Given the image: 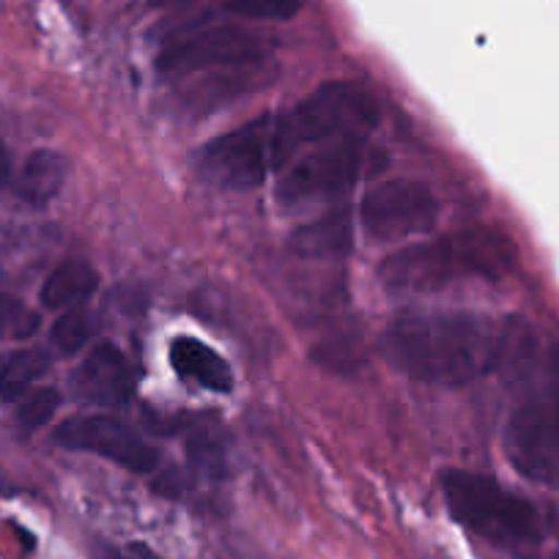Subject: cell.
Listing matches in <instances>:
<instances>
[{
	"label": "cell",
	"mask_w": 559,
	"mask_h": 559,
	"mask_svg": "<svg viewBox=\"0 0 559 559\" xmlns=\"http://www.w3.org/2000/svg\"><path fill=\"white\" fill-rule=\"evenodd\" d=\"M510 337L475 313H403L381 335V354L423 384L464 386L499 368Z\"/></svg>",
	"instance_id": "cell-1"
},
{
	"label": "cell",
	"mask_w": 559,
	"mask_h": 559,
	"mask_svg": "<svg viewBox=\"0 0 559 559\" xmlns=\"http://www.w3.org/2000/svg\"><path fill=\"white\" fill-rule=\"evenodd\" d=\"M515 245L493 228H466L437 241L397 250L379 266L384 288L397 294H428L459 277L502 280L515 266Z\"/></svg>",
	"instance_id": "cell-2"
},
{
	"label": "cell",
	"mask_w": 559,
	"mask_h": 559,
	"mask_svg": "<svg viewBox=\"0 0 559 559\" xmlns=\"http://www.w3.org/2000/svg\"><path fill=\"white\" fill-rule=\"evenodd\" d=\"M297 152L286 112H263L203 143L195 154V174L217 190H252Z\"/></svg>",
	"instance_id": "cell-3"
},
{
	"label": "cell",
	"mask_w": 559,
	"mask_h": 559,
	"mask_svg": "<svg viewBox=\"0 0 559 559\" xmlns=\"http://www.w3.org/2000/svg\"><path fill=\"white\" fill-rule=\"evenodd\" d=\"M442 491L453 519L493 546L526 548L543 537V519L535 504L493 477L448 469Z\"/></svg>",
	"instance_id": "cell-4"
},
{
	"label": "cell",
	"mask_w": 559,
	"mask_h": 559,
	"mask_svg": "<svg viewBox=\"0 0 559 559\" xmlns=\"http://www.w3.org/2000/svg\"><path fill=\"white\" fill-rule=\"evenodd\" d=\"M504 453L521 477L559 488V341L546 352L540 390L510 414Z\"/></svg>",
	"instance_id": "cell-5"
},
{
	"label": "cell",
	"mask_w": 559,
	"mask_h": 559,
	"mask_svg": "<svg viewBox=\"0 0 559 559\" xmlns=\"http://www.w3.org/2000/svg\"><path fill=\"white\" fill-rule=\"evenodd\" d=\"M286 121L297 148L352 138L365 140L379 121V102L365 85L330 80L288 110Z\"/></svg>",
	"instance_id": "cell-6"
},
{
	"label": "cell",
	"mask_w": 559,
	"mask_h": 559,
	"mask_svg": "<svg viewBox=\"0 0 559 559\" xmlns=\"http://www.w3.org/2000/svg\"><path fill=\"white\" fill-rule=\"evenodd\" d=\"M368 154L365 140L359 138L321 143V148L305 154L280 176L274 198L286 209H310L337 201L365 174Z\"/></svg>",
	"instance_id": "cell-7"
},
{
	"label": "cell",
	"mask_w": 559,
	"mask_h": 559,
	"mask_svg": "<svg viewBox=\"0 0 559 559\" xmlns=\"http://www.w3.org/2000/svg\"><path fill=\"white\" fill-rule=\"evenodd\" d=\"M439 219V201L417 179H390L376 185L359 206V223L376 241H401L428 234Z\"/></svg>",
	"instance_id": "cell-8"
},
{
	"label": "cell",
	"mask_w": 559,
	"mask_h": 559,
	"mask_svg": "<svg viewBox=\"0 0 559 559\" xmlns=\"http://www.w3.org/2000/svg\"><path fill=\"white\" fill-rule=\"evenodd\" d=\"M52 442L67 450L99 455L134 475H148L159 464L157 448L140 437L129 423L107 412L78 414V417L63 419L52 433Z\"/></svg>",
	"instance_id": "cell-9"
},
{
	"label": "cell",
	"mask_w": 559,
	"mask_h": 559,
	"mask_svg": "<svg viewBox=\"0 0 559 559\" xmlns=\"http://www.w3.org/2000/svg\"><path fill=\"white\" fill-rule=\"evenodd\" d=\"M269 50H272L269 36L234 25H217L174 41L159 56V69L165 74H192L219 67H245L261 61Z\"/></svg>",
	"instance_id": "cell-10"
},
{
	"label": "cell",
	"mask_w": 559,
	"mask_h": 559,
	"mask_svg": "<svg viewBox=\"0 0 559 559\" xmlns=\"http://www.w3.org/2000/svg\"><path fill=\"white\" fill-rule=\"evenodd\" d=\"M72 390L91 406H127L134 395V376L121 348L116 343H96L72 373Z\"/></svg>",
	"instance_id": "cell-11"
},
{
	"label": "cell",
	"mask_w": 559,
	"mask_h": 559,
	"mask_svg": "<svg viewBox=\"0 0 559 559\" xmlns=\"http://www.w3.org/2000/svg\"><path fill=\"white\" fill-rule=\"evenodd\" d=\"M170 365L181 379L192 381V384L203 386L212 392H230L234 390V370H230L228 359L212 346L190 335H181L170 343Z\"/></svg>",
	"instance_id": "cell-12"
},
{
	"label": "cell",
	"mask_w": 559,
	"mask_h": 559,
	"mask_svg": "<svg viewBox=\"0 0 559 559\" xmlns=\"http://www.w3.org/2000/svg\"><path fill=\"white\" fill-rule=\"evenodd\" d=\"M99 288V272L83 258H69L47 274L39 299L50 310H72Z\"/></svg>",
	"instance_id": "cell-13"
},
{
	"label": "cell",
	"mask_w": 559,
	"mask_h": 559,
	"mask_svg": "<svg viewBox=\"0 0 559 559\" xmlns=\"http://www.w3.org/2000/svg\"><path fill=\"white\" fill-rule=\"evenodd\" d=\"M63 181H67V159L52 148H36L25 159L14 190H17L20 201L39 209L56 201L58 192L63 190Z\"/></svg>",
	"instance_id": "cell-14"
},
{
	"label": "cell",
	"mask_w": 559,
	"mask_h": 559,
	"mask_svg": "<svg viewBox=\"0 0 559 559\" xmlns=\"http://www.w3.org/2000/svg\"><path fill=\"white\" fill-rule=\"evenodd\" d=\"M292 247L302 258L346 255L352 247V219L348 212H332L305 225L292 236Z\"/></svg>",
	"instance_id": "cell-15"
},
{
	"label": "cell",
	"mask_w": 559,
	"mask_h": 559,
	"mask_svg": "<svg viewBox=\"0 0 559 559\" xmlns=\"http://www.w3.org/2000/svg\"><path fill=\"white\" fill-rule=\"evenodd\" d=\"M50 368V354L45 348H20L9 354L0 368V401L17 403L28 395L31 386Z\"/></svg>",
	"instance_id": "cell-16"
},
{
	"label": "cell",
	"mask_w": 559,
	"mask_h": 559,
	"mask_svg": "<svg viewBox=\"0 0 559 559\" xmlns=\"http://www.w3.org/2000/svg\"><path fill=\"white\" fill-rule=\"evenodd\" d=\"M91 332H94V324H91V316L85 310L72 308L61 316V319L52 324L50 330V343L56 346L58 354L63 357H72V354L83 352V346H88Z\"/></svg>",
	"instance_id": "cell-17"
},
{
	"label": "cell",
	"mask_w": 559,
	"mask_h": 559,
	"mask_svg": "<svg viewBox=\"0 0 559 559\" xmlns=\"http://www.w3.org/2000/svg\"><path fill=\"white\" fill-rule=\"evenodd\" d=\"M58 406H61V392L56 386H39V390L28 392L20 401L17 408V426L23 433H34L45 428L52 417H56Z\"/></svg>",
	"instance_id": "cell-18"
},
{
	"label": "cell",
	"mask_w": 559,
	"mask_h": 559,
	"mask_svg": "<svg viewBox=\"0 0 559 559\" xmlns=\"http://www.w3.org/2000/svg\"><path fill=\"white\" fill-rule=\"evenodd\" d=\"M302 9V0H225V12L241 20L261 23H286Z\"/></svg>",
	"instance_id": "cell-19"
},
{
	"label": "cell",
	"mask_w": 559,
	"mask_h": 559,
	"mask_svg": "<svg viewBox=\"0 0 559 559\" xmlns=\"http://www.w3.org/2000/svg\"><path fill=\"white\" fill-rule=\"evenodd\" d=\"M17 319H20L17 299L7 297V294H0V337L7 335V330H14Z\"/></svg>",
	"instance_id": "cell-20"
},
{
	"label": "cell",
	"mask_w": 559,
	"mask_h": 559,
	"mask_svg": "<svg viewBox=\"0 0 559 559\" xmlns=\"http://www.w3.org/2000/svg\"><path fill=\"white\" fill-rule=\"evenodd\" d=\"M9 176H12V157H9L7 146L0 143V187L7 185Z\"/></svg>",
	"instance_id": "cell-21"
}]
</instances>
